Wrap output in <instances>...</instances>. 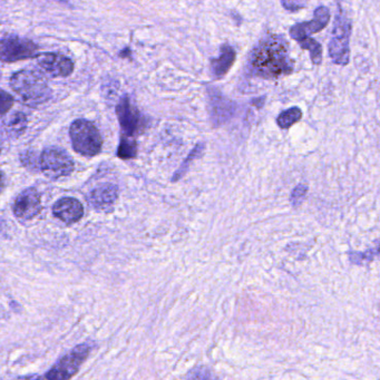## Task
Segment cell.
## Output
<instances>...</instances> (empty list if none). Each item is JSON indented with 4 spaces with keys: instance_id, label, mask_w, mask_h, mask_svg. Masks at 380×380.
<instances>
[{
    "instance_id": "cell-15",
    "label": "cell",
    "mask_w": 380,
    "mask_h": 380,
    "mask_svg": "<svg viewBox=\"0 0 380 380\" xmlns=\"http://www.w3.org/2000/svg\"><path fill=\"white\" fill-rule=\"evenodd\" d=\"M220 51L221 54L219 58L211 60V72L216 78H222L227 75L237 58V51L230 44L222 45Z\"/></svg>"
},
{
    "instance_id": "cell-7",
    "label": "cell",
    "mask_w": 380,
    "mask_h": 380,
    "mask_svg": "<svg viewBox=\"0 0 380 380\" xmlns=\"http://www.w3.org/2000/svg\"><path fill=\"white\" fill-rule=\"evenodd\" d=\"M38 46L27 38L5 37L0 39V62L16 63L36 58Z\"/></svg>"
},
{
    "instance_id": "cell-11",
    "label": "cell",
    "mask_w": 380,
    "mask_h": 380,
    "mask_svg": "<svg viewBox=\"0 0 380 380\" xmlns=\"http://www.w3.org/2000/svg\"><path fill=\"white\" fill-rule=\"evenodd\" d=\"M42 195L35 188H28L16 198L12 211L18 219L31 220L42 211Z\"/></svg>"
},
{
    "instance_id": "cell-17",
    "label": "cell",
    "mask_w": 380,
    "mask_h": 380,
    "mask_svg": "<svg viewBox=\"0 0 380 380\" xmlns=\"http://www.w3.org/2000/svg\"><path fill=\"white\" fill-rule=\"evenodd\" d=\"M204 150H205V143L197 144L194 149L189 153V155L186 156V159L183 161L179 170L173 174L172 182H177V181L181 180L186 175L188 170H189L190 164H191L192 162L199 159L203 154Z\"/></svg>"
},
{
    "instance_id": "cell-20",
    "label": "cell",
    "mask_w": 380,
    "mask_h": 380,
    "mask_svg": "<svg viewBox=\"0 0 380 380\" xmlns=\"http://www.w3.org/2000/svg\"><path fill=\"white\" fill-rule=\"evenodd\" d=\"M298 44L303 49L309 51L314 65H320L322 62V47H321L320 42H318V40L312 37H308L303 40H300Z\"/></svg>"
},
{
    "instance_id": "cell-21",
    "label": "cell",
    "mask_w": 380,
    "mask_h": 380,
    "mask_svg": "<svg viewBox=\"0 0 380 380\" xmlns=\"http://www.w3.org/2000/svg\"><path fill=\"white\" fill-rule=\"evenodd\" d=\"M378 255V248L370 249L367 252H351L349 253V259L353 264H368L370 261L374 260L375 257Z\"/></svg>"
},
{
    "instance_id": "cell-10",
    "label": "cell",
    "mask_w": 380,
    "mask_h": 380,
    "mask_svg": "<svg viewBox=\"0 0 380 380\" xmlns=\"http://www.w3.org/2000/svg\"><path fill=\"white\" fill-rule=\"evenodd\" d=\"M330 10L325 6L318 7L314 10V18L310 21H303V23H298L294 25L289 30L291 38L299 42L300 40L308 38L314 34L319 33L323 28L327 27V25L329 24Z\"/></svg>"
},
{
    "instance_id": "cell-9",
    "label": "cell",
    "mask_w": 380,
    "mask_h": 380,
    "mask_svg": "<svg viewBox=\"0 0 380 380\" xmlns=\"http://www.w3.org/2000/svg\"><path fill=\"white\" fill-rule=\"evenodd\" d=\"M36 63L42 72L51 77H67L74 72V63L71 58L58 53H42L36 55Z\"/></svg>"
},
{
    "instance_id": "cell-3",
    "label": "cell",
    "mask_w": 380,
    "mask_h": 380,
    "mask_svg": "<svg viewBox=\"0 0 380 380\" xmlns=\"http://www.w3.org/2000/svg\"><path fill=\"white\" fill-rule=\"evenodd\" d=\"M73 149L79 155L92 157L102 151L103 138L99 129L90 121L78 118L69 127Z\"/></svg>"
},
{
    "instance_id": "cell-14",
    "label": "cell",
    "mask_w": 380,
    "mask_h": 380,
    "mask_svg": "<svg viewBox=\"0 0 380 380\" xmlns=\"http://www.w3.org/2000/svg\"><path fill=\"white\" fill-rule=\"evenodd\" d=\"M118 198V189L114 184H104L90 192V204L96 210L111 209Z\"/></svg>"
},
{
    "instance_id": "cell-22",
    "label": "cell",
    "mask_w": 380,
    "mask_h": 380,
    "mask_svg": "<svg viewBox=\"0 0 380 380\" xmlns=\"http://www.w3.org/2000/svg\"><path fill=\"white\" fill-rule=\"evenodd\" d=\"M308 186H305L303 183H300L292 190L290 194V203L292 207H298L300 204L303 203L305 197L308 194Z\"/></svg>"
},
{
    "instance_id": "cell-1",
    "label": "cell",
    "mask_w": 380,
    "mask_h": 380,
    "mask_svg": "<svg viewBox=\"0 0 380 380\" xmlns=\"http://www.w3.org/2000/svg\"><path fill=\"white\" fill-rule=\"evenodd\" d=\"M249 66L257 77L275 79L294 71V62L289 56V47L283 36L262 39L250 56Z\"/></svg>"
},
{
    "instance_id": "cell-5",
    "label": "cell",
    "mask_w": 380,
    "mask_h": 380,
    "mask_svg": "<svg viewBox=\"0 0 380 380\" xmlns=\"http://www.w3.org/2000/svg\"><path fill=\"white\" fill-rule=\"evenodd\" d=\"M39 166L42 173L51 180L69 177L74 171V161L66 151L60 147H47L42 151Z\"/></svg>"
},
{
    "instance_id": "cell-26",
    "label": "cell",
    "mask_w": 380,
    "mask_h": 380,
    "mask_svg": "<svg viewBox=\"0 0 380 380\" xmlns=\"http://www.w3.org/2000/svg\"><path fill=\"white\" fill-rule=\"evenodd\" d=\"M1 150H3V144H1V141H0V153H1Z\"/></svg>"
},
{
    "instance_id": "cell-25",
    "label": "cell",
    "mask_w": 380,
    "mask_h": 380,
    "mask_svg": "<svg viewBox=\"0 0 380 380\" xmlns=\"http://www.w3.org/2000/svg\"><path fill=\"white\" fill-rule=\"evenodd\" d=\"M5 183H6V177L3 172L0 171V193L5 189Z\"/></svg>"
},
{
    "instance_id": "cell-6",
    "label": "cell",
    "mask_w": 380,
    "mask_h": 380,
    "mask_svg": "<svg viewBox=\"0 0 380 380\" xmlns=\"http://www.w3.org/2000/svg\"><path fill=\"white\" fill-rule=\"evenodd\" d=\"M92 349H93V344L90 342L79 344L68 355L63 357L51 370L48 371L44 378L58 380L71 379L73 376L77 374Z\"/></svg>"
},
{
    "instance_id": "cell-23",
    "label": "cell",
    "mask_w": 380,
    "mask_h": 380,
    "mask_svg": "<svg viewBox=\"0 0 380 380\" xmlns=\"http://www.w3.org/2000/svg\"><path fill=\"white\" fill-rule=\"evenodd\" d=\"M15 104V99L6 90H0V115H6Z\"/></svg>"
},
{
    "instance_id": "cell-12",
    "label": "cell",
    "mask_w": 380,
    "mask_h": 380,
    "mask_svg": "<svg viewBox=\"0 0 380 380\" xmlns=\"http://www.w3.org/2000/svg\"><path fill=\"white\" fill-rule=\"evenodd\" d=\"M237 111V104L225 99L216 90H209V112L211 121L214 125L227 123Z\"/></svg>"
},
{
    "instance_id": "cell-13",
    "label": "cell",
    "mask_w": 380,
    "mask_h": 380,
    "mask_svg": "<svg viewBox=\"0 0 380 380\" xmlns=\"http://www.w3.org/2000/svg\"><path fill=\"white\" fill-rule=\"evenodd\" d=\"M55 218H58L65 225H74L84 216L83 204L74 198H63L58 200L53 207Z\"/></svg>"
},
{
    "instance_id": "cell-8",
    "label": "cell",
    "mask_w": 380,
    "mask_h": 380,
    "mask_svg": "<svg viewBox=\"0 0 380 380\" xmlns=\"http://www.w3.org/2000/svg\"><path fill=\"white\" fill-rule=\"evenodd\" d=\"M116 115L122 129V134L134 138L135 135L140 134L143 131L145 126L144 117L129 96L124 95L120 99L116 105Z\"/></svg>"
},
{
    "instance_id": "cell-16",
    "label": "cell",
    "mask_w": 380,
    "mask_h": 380,
    "mask_svg": "<svg viewBox=\"0 0 380 380\" xmlns=\"http://www.w3.org/2000/svg\"><path fill=\"white\" fill-rule=\"evenodd\" d=\"M3 129L10 138H19L27 129L28 118L23 112H15L3 122Z\"/></svg>"
},
{
    "instance_id": "cell-19",
    "label": "cell",
    "mask_w": 380,
    "mask_h": 380,
    "mask_svg": "<svg viewBox=\"0 0 380 380\" xmlns=\"http://www.w3.org/2000/svg\"><path fill=\"white\" fill-rule=\"evenodd\" d=\"M136 155H138V143L135 141V138L127 135H121L117 156L122 160H131L136 157Z\"/></svg>"
},
{
    "instance_id": "cell-4",
    "label": "cell",
    "mask_w": 380,
    "mask_h": 380,
    "mask_svg": "<svg viewBox=\"0 0 380 380\" xmlns=\"http://www.w3.org/2000/svg\"><path fill=\"white\" fill-rule=\"evenodd\" d=\"M351 21L346 17L342 12L340 3H338V12L335 15V24H333V33L330 38L329 56L333 64L346 66L351 60Z\"/></svg>"
},
{
    "instance_id": "cell-2",
    "label": "cell",
    "mask_w": 380,
    "mask_h": 380,
    "mask_svg": "<svg viewBox=\"0 0 380 380\" xmlns=\"http://www.w3.org/2000/svg\"><path fill=\"white\" fill-rule=\"evenodd\" d=\"M10 85L21 103L29 107H39L46 104L53 96L46 78L34 69H21L14 73Z\"/></svg>"
},
{
    "instance_id": "cell-24",
    "label": "cell",
    "mask_w": 380,
    "mask_h": 380,
    "mask_svg": "<svg viewBox=\"0 0 380 380\" xmlns=\"http://www.w3.org/2000/svg\"><path fill=\"white\" fill-rule=\"evenodd\" d=\"M282 6L289 12H298L307 7L308 0H281Z\"/></svg>"
},
{
    "instance_id": "cell-18",
    "label": "cell",
    "mask_w": 380,
    "mask_h": 380,
    "mask_svg": "<svg viewBox=\"0 0 380 380\" xmlns=\"http://www.w3.org/2000/svg\"><path fill=\"white\" fill-rule=\"evenodd\" d=\"M301 118H303V111L299 107L294 106L279 114V116L277 117V124L280 129H288L298 123Z\"/></svg>"
}]
</instances>
